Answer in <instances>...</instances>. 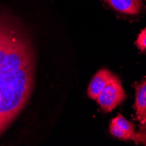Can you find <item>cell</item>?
I'll return each mask as SVG.
<instances>
[{"label": "cell", "mask_w": 146, "mask_h": 146, "mask_svg": "<svg viewBox=\"0 0 146 146\" xmlns=\"http://www.w3.org/2000/svg\"><path fill=\"white\" fill-rule=\"evenodd\" d=\"M114 74L108 69L102 68L99 70L92 78L88 88V96L91 98L96 100L102 88L106 86L108 82L112 78Z\"/></svg>", "instance_id": "5b68a950"}, {"label": "cell", "mask_w": 146, "mask_h": 146, "mask_svg": "<svg viewBox=\"0 0 146 146\" xmlns=\"http://www.w3.org/2000/svg\"><path fill=\"white\" fill-rule=\"evenodd\" d=\"M110 132L115 137L123 141L133 140L136 133L134 124L120 114L111 120Z\"/></svg>", "instance_id": "3957f363"}, {"label": "cell", "mask_w": 146, "mask_h": 146, "mask_svg": "<svg viewBox=\"0 0 146 146\" xmlns=\"http://www.w3.org/2000/svg\"><path fill=\"white\" fill-rule=\"evenodd\" d=\"M34 72L29 34L14 18L0 11V136L28 103Z\"/></svg>", "instance_id": "6da1fadb"}, {"label": "cell", "mask_w": 146, "mask_h": 146, "mask_svg": "<svg viewBox=\"0 0 146 146\" xmlns=\"http://www.w3.org/2000/svg\"><path fill=\"white\" fill-rule=\"evenodd\" d=\"M136 88V119L141 124L146 123V77L138 83L134 84Z\"/></svg>", "instance_id": "277c9868"}, {"label": "cell", "mask_w": 146, "mask_h": 146, "mask_svg": "<svg viewBox=\"0 0 146 146\" xmlns=\"http://www.w3.org/2000/svg\"><path fill=\"white\" fill-rule=\"evenodd\" d=\"M135 143H143L146 145V123L142 124L139 127V129L137 133H135V137L133 139Z\"/></svg>", "instance_id": "52a82bcc"}, {"label": "cell", "mask_w": 146, "mask_h": 146, "mask_svg": "<svg viewBox=\"0 0 146 146\" xmlns=\"http://www.w3.org/2000/svg\"><path fill=\"white\" fill-rule=\"evenodd\" d=\"M125 98L126 94L123 88L120 80L115 75H113L101 91L96 98V101L102 111L110 112L116 106L123 102Z\"/></svg>", "instance_id": "7a4b0ae2"}, {"label": "cell", "mask_w": 146, "mask_h": 146, "mask_svg": "<svg viewBox=\"0 0 146 146\" xmlns=\"http://www.w3.org/2000/svg\"><path fill=\"white\" fill-rule=\"evenodd\" d=\"M136 45L142 52H144L146 50V27L139 33L136 41Z\"/></svg>", "instance_id": "ba28073f"}, {"label": "cell", "mask_w": 146, "mask_h": 146, "mask_svg": "<svg viewBox=\"0 0 146 146\" xmlns=\"http://www.w3.org/2000/svg\"><path fill=\"white\" fill-rule=\"evenodd\" d=\"M115 11L129 15H136L141 11V0H105Z\"/></svg>", "instance_id": "8992f818"}]
</instances>
